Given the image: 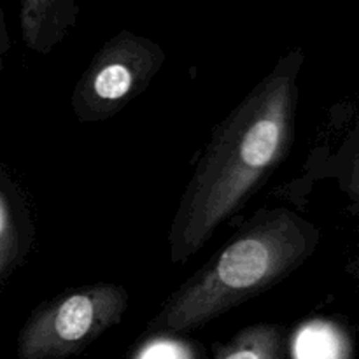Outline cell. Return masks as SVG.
Masks as SVG:
<instances>
[{"label": "cell", "mask_w": 359, "mask_h": 359, "mask_svg": "<svg viewBox=\"0 0 359 359\" xmlns=\"http://www.w3.org/2000/svg\"><path fill=\"white\" fill-rule=\"evenodd\" d=\"M214 359H290L287 335L283 326L270 323L248 326L224 344Z\"/></svg>", "instance_id": "5"}, {"label": "cell", "mask_w": 359, "mask_h": 359, "mask_svg": "<svg viewBox=\"0 0 359 359\" xmlns=\"http://www.w3.org/2000/svg\"><path fill=\"white\" fill-rule=\"evenodd\" d=\"M300 58H286L217 125L172 223V262H186L237 212L293 142Z\"/></svg>", "instance_id": "1"}, {"label": "cell", "mask_w": 359, "mask_h": 359, "mask_svg": "<svg viewBox=\"0 0 359 359\" xmlns=\"http://www.w3.org/2000/svg\"><path fill=\"white\" fill-rule=\"evenodd\" d=\"M67 4L53 0H27L21 4V30L27 46L46 53L65 30Z\"/></svg>", "instance_id": "6"}, {"label": "cell", "mask_w": 359, "mask_h": 359, "mask_svg": "<svg viewBox=\"0 0 359 359\" xmlns=\"http://www.w3.org/2000/svg\"><path fill=\"white\" fill-rule=\"evenodd\" d=\"M7 49H9V37H7L6 23H4V14H2V9H0V69H2V60Z\"/></svg>", "instance_id": "9"}, {"label": "cell", "mask_w": 359, "mask_h": 359, "mask_svg": "<svg viewBox=\"0 0 359 359\" xmlns=\"http://www.w3.org/2000/svg\"><path fill=\"white\" fill-rule=\"evenodd\" d=\"M307 337V351H302L300 359H339V340L330 330H314Z\"/></svg>", "instance_id": "8"}, {"label": "cell", "mask_w": 359, "mask_h": 359, "mask_svg": "<svg viewBox=\"0 0 359 359\" xmlns=\"http://www.w3.org/2000/svg\"><path fill=\"white\" fill-rule=\"evenodd\" d=\"M165 62V53L146 37L119 32L93 56L72 95V109L84 123L118 114L146 90Z\"/></svg>", "instance_id": "4"}, {"label": "cell", "mask_w": 359, "mask_h": 359, "mask_svg": "<svg viewBox=\"0 0 359 359\" xmlns=\"http://www.w3.org/2000/svg\"><path fill=\"white\" fill-rule=\"evenodd\" d=\"M16 231H14L13 219H11L9 209L0 196V276L9 269L16 256Z\"/></svg>", "instance_id": "7"}, {"label": "cell", "mask_w": 359, "mask_h": 359, "mask_svg": "<svg viewBox=\"0 0 359 359\" xmlns=\"http://www.w3.org/2000/svg\"><path fill=\"white\" fill-rule=\"evenodd\" d=\"M353 189L359 200V153H358L356 161H354V168H353Z\"/></svg>", "instance_id": "10"}, {"label": "cell", "mask_w": 359, "mask_h": 359, "mask_svg": "<svg viewBox=\"0 0 359 359\" xmlns=\"http://www.w3.org/2000/svg\"><path fill=\"white\" fill-rule=\"evenodd\" d=\"M128 291L118 284H91L42 304L18 337V359H65L79 354L118 325Z\"/></svg>", "instance_id": "3"}, {"label": "cell", "mask_w": 359, "mask_h": 359, "mask_svg": "<svg viewBox=\"0 0 359 359\" xmlns=\"http://www.w3.org/2000/svg\"><path fill=\"white\" fill-rule=\"evenodd\" d=\"M316 242L314 228L291 210L259 214L168 298L147 330L181 333L207 325L280 283L305 262Z\"/></svg>", "instance_id": "2"}]
</instances>
